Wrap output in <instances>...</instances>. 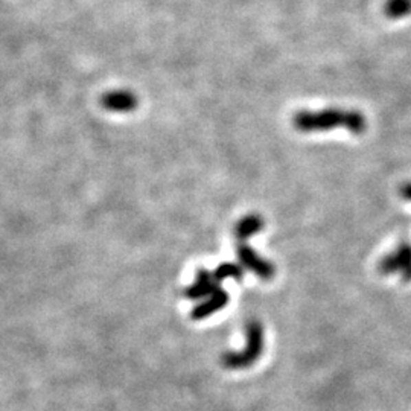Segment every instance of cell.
Wrapping results in <instances>:
<instances>
[{
	"instance_id": "obj_7",
	"label": "cell",
	"mask_w": 411,
	"mask_h": 411,
	"mask_svg": "<svg viewBox=\"0 0 411 411\" xmlns=\"http://www.w3.org/2000/svg\"><path fill=\"white\" fill-rule=\"evenodd\" d=\"M101 102L105 110L116 111V113H126L136 109L137 98L134 96L131 91L116 90V91H109V93H105L102 96Z\"/></svg>"
},
{
	"instance_id": "obj_11",
	"label": "cell",
	"mask_w": 411,
	"mask_h": 411,
	"mask_svg": "<svg viewBox=\"0 0 411 411\" xmlns=\"http://www.w3.org/2000/svg\"><path fill=\"white\" fill-rule=\"evenodd\" d=\"M399 195L403 198V200L411 201V181L402 184L399 189Z\"/></svg>"
},
{
	"instance_id": "obj_9",
	"label": "cell",
	"mask_w": 411,
	"mask_h": 411,
	"mask_svg": "<svg viewBox=\"0 0 411 411\" xmlns=\"http://www.w3.org/2000/svg\"><path fill=\"white\" fill-rule=\"evenodd\" d=\"M244 276V267L233 264V262H224V264L218 265L214 271V278L219 283L225 279H235L238 282L243 280Z\"/></svg>"
},
{
	"instance_id": "obj_5",
	"label": "cell",
	"mask_w": 411,
	"mask_h": 411,
	"mask_svg": "<svg viewBox=\"0 0 411 411\" xmlns=\"http://www.w3.org/2000/svg\"><path fill=\"white\" fill-rule=\"evenodd\" d=\"M227 303L229 294L218 287L209 297H206L204 302L194 307V309L190 311V318H192V320H204V318H209L215 313H218V311L227 307Z\"/></svg>"
},
{
	"instance_id": "obj_6",
	"label": "cell",
	"mask_w": 411,
	"mask_h": 411,
	"mask_svg": "<svg viewBox=\"0 0 411 411\" xmlns=\"http://www.w3.org/2000/svg\"><path fill=\"white\" fill-rule=\"evenodd\" d=\"M218 288V282L214 278V273L208 270H198L195 282L192 285L184 289V297H188L189 300H200L209 297L212 293Z\"/></svg>"
},
{
	"instance_id": "obj_10",
	"label": "cell",
	"mask_w": 411,
	"mask_h": 411,
	"mask_svg": "<svg viewBox=\"0 0 411 411\" xmlns=\"http://www.w3.org/2000/svg\"><path fill=\"white\" fill-rule=\"evenodd\" d=\"M386 16L390 19H402L411 14V0H387Z\"/></svg>"
},
{
	"instance_id": "obj_1",
	"label": "cell",
	"mask_w": 411,
	"mask_h": 411,
	"mask_svg": "<svg viewBox=\"0 0 411 411\" xmlns=\"http://www.w3.org/2000/svg\"><path fill=\"white\" fill-rule=\"evenodd\" d=\"M293 125L302 133L346 129L352 134H363L367 120L363 113L355 110L326 109L320 111H299L293 118Z\"/></svg>"
},
{
	"instance_id": "obj_2",
	"label": "cell",
	"mask_w": 411,
	"mask_h": 411,
	"mask_svg": "<svg viewBox=\"0 0 411 411\" xmlns=\"http://www.w3.org/2000/svg\"><path fill=\"white\" fill-rule=\"evenodd\" d=\"M264 328L260 322L250 320L245 324V346L243 351H229L223 353L221 364L230 370L252 367L264 353Z\"/></svg>"
},
{
	"instance_id": "obj_4",
	"label": "cell",
	"mask_w": 411,
	"mask_h": 411,
	"mask_svg": "<svg viewBox=\"0 0 411 411\" xmlns=\"http://www.w3.org/2000/svg\"><path fill=\"white\" fill-rule=\"evenodd\" d=\"M238 259L245 270H249L258 276L262 280H271L276 274L274 264L270 260L260 258L250 245L239 243L238 245Z\"/></svg>"
},
{
	"instance_id": "obj_3",
	"label": "cell",
	"mask_w": 411,
	"mask_h": 411,
	"mask_svg": "<svg viewBox=\"0 0 411 411\" xmlns=\"http://www.w3.org/2000/svg\"><path fill=\"white\" fill-rule=\"evenodd\" d=\"M378 271L384 276L401 273L403 282H411V244L402 241L398 249L379 260Z\"/></svg>"
},
{
	"instance_id": "obj_8",
	"label": "cell",
	"mask_w": 411,
	"mask_h": 411,
	"mask_svg": "<svg viewBox=\"0 0 411 411\" xmlns=\"http://www.w3.org/2000/svg\"><path fill=\"white\" fill-rule=\"evenodd\" d=\"M262 229H264V219H262V216L249 215L238 221L235 227V236L239 243H244V241H247L253 235H256V233L260 232Z\"/></svg>"
}]
</instances>
